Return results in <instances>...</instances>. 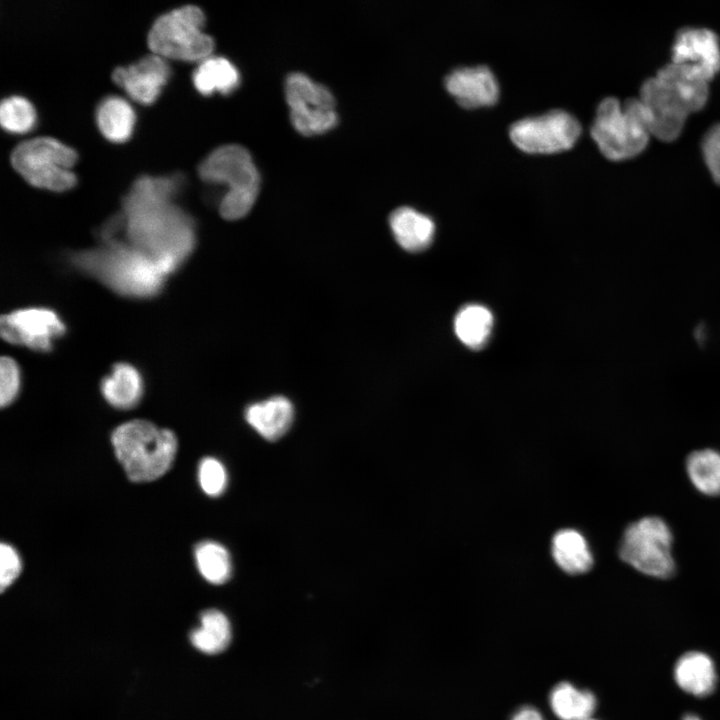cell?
<instances>
[{
  "label": "cell",
  "instance_id": "6da1fadb",
  "mask_svg": "<svg viewBox=\"0 0 720 720\" xmlns=\"http://www.w3.org/2000/svg\"><path fill=\"white\" fill-rule=\"evenodd\" d=\"M179 176H143L123 200L127 243L156 261L169 275L195 245L193 220L173 204Z\"/></svg>",
  "mask_w": 720,
  "mask_h": 720
},
{
  "label": "cell",
  "instance_id": "7a4b0ae2",
  "mask_svg": "<svg viewBox=\"0 0 720 720\" xmlns=\"http://www.w3.org/2000/svg\"><path fill=\"white\" fill-rule=\"evenodd\" d=\"M709 84L710 81L693 69L672 61L646 79L638 99L652 137L663 142L679 138L688 117L705 107Z\"/></svg>",
  "mask_w": 720,
  "mask_h": 720
},
{
  "label": "cell",
  "instance_id": "3957f363",
  "mask_svg": "<svg viewBox=\"0 0 720 720\" xmlns=\"http://www.w3.org/2000/svg\"><path fill=\"white\" fill-rule=\"evenodd\" d=\"M71 261L78 269L126 296H153L168 276L156 261L121 240L77 252Z\"/></svg>",
  "mask_w": 720,
  "mask_h": 720
},
{
  "label": "cell",
  "instance_id": "277c9868",
  "mask_svg": "<svg viewBox=\"0 0 720 720\" xmlns=\"http://www.w3.org/2000/svg\"><path fill=\"white\" fill-rule=\"evenodd\" d=\"M117 459L128 478L137 483L154 481L173 464L177 451L175 435L145 420L118 426L112 434Z\"/></svg>",
  "mask_w": 720,
  "mask_h": 720
},
{
  "label": "cell",
  "instance_id": "5b68a950",
  "mask_svg": "<svg viewBox=\"0 0 720 720\" xmlns=\"http://www.w3.org/2000/svg\"><path fill=\"white\" fill-rule=\"evenodd\" d=\"M590 134L603 156L611 161L638 156L652 137L638 97L624 102L615 97L604 98L597 106Z\"/></svg>",
  "mask_w": 720,
  "mask_h": 720
},
{
  "label": "cell",
  "instance_id": "8992f818",
  "mask_svg": "<svg viewBox=\"0 0 720 720\" xmlns=\"http://www.w3.org/2000/svg\"><path fill=\"white\" fill-rule=\"evenodd\" d=\"M198 171L205 182L226 185L219 204L224 219L238 220L250 212L259 193L260 175L247 149L235 144L221 146L202 161Z\"/></svg>",
  "mask_w": 720,
  "mask_h": 720
},
{
  "label": "cell",
  "instance_id": "52a82bcc",
  "mask_svg": "<svg viewBox=\"0 0 720 720\" xmlns=\"http://www.w3.org/2000/svg\"><path fill=\"white\" fill-rule=\"evenodd\" d=\"M205 15L194 5L174 9L153 24L147 43L153 54L182 61H198L210 56L214 40L203 32Z\"/></svg>",
  "mask_w": 720,
  "mask_h": 720
},
{
  "label": "cell",
  "instance_id": "ba28073f",
  "mask_svg": "<svg viewBox=\"0 0 720 720\" xmlns=\"http://www.w3.org/2000/svg\"><path fill=\"white\" fill-rule=\"evenodd\" d=\"M76 152L50 137H39L19 144L11 154L14 169L31 185L52 191H66L76 184L70 168Z\"/></svg>",
  "mask_w": 720,
  "mask_h": 720
},
{
  "label": "cell",
  "instance_id": "9c48e42d",
  "mask_svg": "<svg viewBox=\"0 0 720 720\" xmlns=\"http://www.w3.org/2000/svg\"><path fill=\"white\" fill-rule=\"evenodd\" d=\"M671 545L672 534L666 522L656 516H647L626 528L619 555L645 575L668 578L675 570Z\"/></svg>",
  "mask_w": 720,
  "mask_h": 720
},
{
  "label": "cell",
  "instance_id": "30bf717a",
  "mask_svg": "<svg viewBox=\"0 0 720 720\" xmlns=\"http://www.w3.org/2000/svg\"><path fill=\"white\" fill-rule=\"evenodd\" d=\"M284 88L290 120L297 132L315 136L336 127V102L327 87L303 73L294 72L288 75Z\"/></svg>",
  "mask_w": 720,
  "mask_h": 720
},
{
  "label": "cell",
  "instance_id": "8fae6325",
  "mask_svg": "<svg viewBox=\"0 0 720 720\" xmlns=\"http://www.w3.org/2000/svg\"><path fill=\"white\" fill-rule=\"evenodd\" d=\"M581 130L572 114L557 109L514 122L509 136L514 145L526 153L553 154L572 148Z\"/></svg>",
  "mask_w": 720,
  "mask_h": 720
},
{
  "label": "cell",
  "instance_id": "7c38bea8",
  "mask_svg": "<svg viewBox=\"0 0 720 720\" xmlns=\"http://www.w3.org/2000/svg\"><path fill=\"white\" fill-rule=\"evenodd\" d=\"M65 332L58 315L45 308H28L3 315L0 333L9 343L23 345L38 351L51 349L55 338Z\"/></svg>",
  "mask_w": 720,
  "mask_h": 720
},
{
  "label": "cell",
  "instance_id": "4fadbf2b",
  "mask_svg": "<svg viewBox=\"0 0 720 720\" xmlns=\"http://www.w3.org/2000/svg\"><path fill=\"white\" fill-rule=\"evenodd\" d=\"M671 61L693 69L711 82L720 72V38L710 28L684 27L674 37Z\"/></svg>",
  "mask_w": 720,
  "mask_h": 720
},
{
  "label": "cell",
  "instance_id": "5bb4252c",
  "mask_svg": "<svg viewBox=\"0 0 720 720\" xmlns=\"http://www.w3.org/2000/svg\"><path fill=\"white\" fill-rule=\"evenodd\" d=\"M169 76L167 62L156 54L148 55L130 66L118 67L112 74L113 81L142 104H151L157 99Z\"/></svg>",
  "mask_w": 720,
  "mask_h": 720
},
{
  "label": "cell",
  "instance_id": "9a60e30c",
  "mask_svg": "<svg viewBox=\"0 0 720 720\" xmlns=\"http://www.w3.org/2000/svg\"><path fill=\"white\" fill-rule=\"evenodd\" d=\"M450 95L463 108L474 109L494 105L499 98V85L487 66L461 67L444 79Z\"/></svg>",
  "mask_w": 720,
  "mask_h": 720
},
{
  "label": "cell",
  "instance_id": "2e32d148",
  "mask_svg": "<svg viewBox=\"0 0 720 720\" xmlns=\"http://www.w3.org/2000/svg\"><path fill=\"white\" fill-rule=\"evenodd\" d=\"M389 226L396 242L408 252L427 249L435 235L433 219L408 206L399 207L391 213Z\"/></svg>",
  "mask_w": 720,
  "mask_h": 720
},
{
  "label": "cell",
  "instance_id": "e0dca14e",
  "mask_svg": "<svg viewBox=\"0 0 720 720\" xmlns=\"http://www.w3.org/2000/svg\"><path fill=\"white\" fill-rule=\"evenodd\" d=\"M293 417L292 403L282 396L251 404L245 411L248 424L269 441L282 437L291 426Z\"/></svg>",
  "mask_w": 720,
  "mask_h": 720
},
{
  "label": "cell",
  "instance_id": "ac0fdd59",
  "mask_svg": "<svg viewBox=\"0 0 720 720\" xmlns=\"http://www.w3.org/2000/svg\"><path fill=\"white\" fill-rule=\"evenodd\" d=\"M674 678L678 686L694 696L709 695L716 683L712 659L698 651L687 652L675 664Z\"/></svg>",
  "mask_w": 720,
  "mask_h": 720
},
{
  "label": "cell",
  "instance_id": "d6986e66",
  "mask_svg": "<svg viewBox=\"0 0 720 720\" xmlns=\"http://www.w3.org/2000/svg\"><path fill=\"white\" fill-rule=\"evenodd\" d=\"M193 83L202 95L210 96L215 92L228 95L239 87L240 74L228 59L209 56L194 71Z\"/></svg>",
  "mask_w": 720,
  "mask_h": 720
},
{
  "label": "cell",
  "instance_id": "ffe728a7",
  "mask_svg": "<svg viewBox=\"0 0 720 720\" xmlns=\"http://www.w3.org/2000/svg\"><path fill=\"white\" fill-rule=\"evenodd\" d=\"M104 398L119 409H130L140 400L143 392L142 379L138 371L126 363H118L101 384Z\"/></svg>",
  "mask_w": 720,
  "mask_h": 720
},
{
  "label": "cell",
  "instance_id": "44dd1931",
  "mask_svg": "<svg viewBox=\"0 0 720 720\" xmlns=\"http://www.w3.org/2000/svg\"><path fill=\"white\" fill-rule=\"evenodd\" d=\"M552 555L558 566L569 574L585 573L593 565L586 539L574 529H563L554 535Z\"/></svg>",
  "mask_w": 720,
  "mask_h": 720
},
{
  "label": "cell",
  "instance_id": "7402d4cb",
  "mask_svg": "<svg viewBox=\"0 0 720 720\" xmlns=\"http://www.w3.org/2000/svg\"><path fill=\"white\" fill-rule=\"evenodd\" d=\"M96 118L101 133L115 143L128 140L136 120L133 108L118 96L105 98L97 108Z\"/></svg>",
  "mask_w": 720,
  "mask_h": 720
},
{
  "label": "cell",
  "instance_id": "603a6c76",
  "mask_svg": "<svg viewBox=\"0 0 720 720\" xmlns=\"http://www.w3.org/2000/svg\"><path fill=\"white\" fill-rule=\"evenodd\" d=\"M201 626L191 632L193 646L205 654L223 652L230 644L232 632L227 617L216 609L201 614Z\"/></svg>",
  "mask_w": 720,
  "mask_h": 720
},
{
  "label": "cell",
  "instance_id": "cb8c5ba5",
  "mask_svg": "<svg viewBox=\"0 0 720 720\" xmlns=\"http://www.w3.org/2000/svg\"><path fill=\"white\" fill-rule=\"evenodd\" d=\"M493 327V315L485 306L470 304L463 307L454 320V330L458 339L472 349L486 344Z\"/></svg>",
  "mask_w": 720,
  "mask_h": 720
},
{
  "label": "cell",
  "instance_id": "d4e9b609",
  "mask_svg": "<svg viewBox=\"0 0 720 720\" xmlns=\"http://www.w3.org/2000/svg\"><path fill=\"white\" fill-rule=\"evenodd\" d=\"M550 704L561 720H588L594 712L596 699L590 691L563 682L553 688Z\"/></svg>",
  "mask_w": 720,
  "mask_h": 720
},
{
  "label": "cell",
  "instance_id": "484cf974",
  "mask_svg": "<svg viewBox=\"0 0 720 720\" xmlns=\"http://www.w3.org/2000/svg\"><path fill=\"white\" fill-rule=\"evenodd\" d=\"M687 472L693 485L703 494L720 495V453L713 449L692 452L687 459Z\"/></svg>",
  "mask_w": 720,
  "mask_h": 720
},
{
  "label": "cell",
  "instance_id": "4316f807",
  "mask_svg": "<svg viewBox=\"0 0 720 720\" xmlns=\"http://www.w3.org/2000/svg\"><path fill=\"white\" fill-rule=\"evenodd\" d=\"M195 560L199 572L210 583L222 584L231 575V561L224 546L213 541H204L195 548Z\"/></svg>",
  "mask_w": 720,
  "mask_h": 720
},
{
  "label": "cell",
  "instance_id": "83f0119b",
  "mask_svg": "<svg viewBox=\"0 0 720 720\" xmlns=\"http://www.w3.org/2000/svg\"><path fill=\"white\" fill-rule=\"evenodd\" d=\"M0 122L6 131L13 134H23L34 127L36 112L27 99L12 96L4 99L1 103Z\"/></svg>",
  "mask_w": 720,
  "mask_h": 720
},
{
  "label": "cell",
  "instance_id": "f1b7e54d",
  "mask_svg": "<svg viewBox=\"0 0 720 720\" xmlns=\"http://www.w3.org/2000/svg\"><path fill=\"white\" fill-rule=\"evenodd\" d=\"M198 479L202 490L207 495L219 496L226 488L227 473L220 461L206 457L199 465Z\"/></svg>",
  "mask_w": 720,
  "mask_h": 720
},
{
  "label": "cell",
  "instance_id": "f546056e",
  "mask_svg": "<svg viewBox=\"0 0 720 720\" xmlns=\"http://www.w3.org/2000/svg\"><path fill=\"white\" fill-rule=\"evenodd\" d=\"M701 150L712 179L720 185V123L714 124L706 131Z\"/></svg>",
  "mask_w": 720,
  "mask_h": 720
},
{
  "label": "cell",
  "instance_id": "4dcf8cb0",
  "mask_svg": "<svg viewBox=\"0 0 720 720\" xmlns=\"http://www.w3.org/2000/svg\"><path fill=\"white\" fill-rule=\"evenodd\" d=\"M20 386V372L16 362L10 357L0 361V403L9 405L16 397Z\"/></svg>",
  "mask_w": 720,
  "mask_h": 720
},
{
  "label": "cell",
  "instance_id": "1f68e13d",
  "mask_svg": "<svg viewBox=\"0 0 720 720\" xmlns=\"http://www.w3.org/2000/svg\"><path fill=\"white\" fill-rule=\"evenodd\" d=\"M0 587L3 592L18 577L21 571L20 558L13 547L2 543L0 546Z\"/></svg>",
  "mask_w": 720,
  "mask_h": 720
},
{
  "label": "cell",
  "instance_id": "d6a6232c",
  "mask_svg": "<svg viewBox=\"0 0 720 720\" xmlns=\"http://www.w3.org/2000/svg\"><path fill=\"white\" fill-rule=\"evenodd\" d=\"M512 720H544L542 715L532 707H523L517 711Z\"/></svg>",
  "mask_w": 720,
  "mask_h": 720
},
{
  "label": "cell",
  "instance_id": "836d02e7",
  "mask_svg": "<svg viewBox=\"0 0 720 720\" xmlns=\"http://www.w3.org/2000/svg\"><path fill=\"white\" fill-rule=\"evenodd\" d=\"M682 720H701L699 717L693 714H687L683 717Z\"/></svg>",
  "mask_w": 720,
  "mask_h": 720
},
{
  "label": "cell",
  "instance_id": "e575fe53",
  "mask_svg": "<svg viewBox=\"0 0 720 720\" xmlns=\"http://www.w3.org/2000/svg\"><path fill=\"white\" fill-rule=\"evenodd\" d=\"M588 720H591V719H588Z\"/></svg>",
  "mask_w": 720,
  "mask_h": 720
}]
</instances>
